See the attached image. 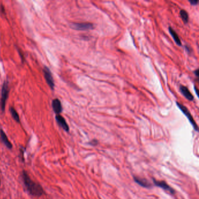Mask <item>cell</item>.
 <instances>
[{
    "mask_svg": "<svg viewBox=\"0 0 199 199\" xmlns=\"http://www.w3.org/2000/svg\"><path fill=\"white\" fill-rule=\"evenodd\" d=\"M22 178L25 186L31 195L36 197L41 196L43 193L42 187L30 179L28 173L24 170L22 172Z\"/></svg>",
    "mask_w": 199,
    "mask_h": 199,
    "instance_id": "6da1fadb",
    "label": "cell"
},
{
    "mask_svg": "<svg viewBox=\"0 0 199 199\" xmlns=\"http://www.w3.org/2000/svg\"><path fill=\"white\" fill-rule=\"evenodd\" d=\"M10 92V89L8 86V81H5L4 82V84L2 87V90H1V98L0 100V106L1 109L2 111V112H4L6 106V101L8 98Z\"/></svg>",
    "mask_w": 199,
    "mask_h": 199,
    "instance_id": "7a4b0ae2",
    "label": "cell"
},
{
    "mask_svg": "<svg viewBox=\"0 0 199 199\" xmlns=\"http://www.w3.org/2000/svg\"><path fill=\"white\" fill-rule=\"evenodd\" d=\"M176 104L178 105V106L179 107V108L181 109L182 112L184 113V115H185L187 117V119L189 121H190V123H191V124L192 125L193 127V128L196 131L198 132L199 128H198V126L196 124V123L195 122L194 120L193 119V117L191 115L190 112H189V110L187 109V108L186 106H185L184 105H183L182 104H181V103L176 102Z\"/></svg>",
    "mask_w": 199,
    "mask_h": 199,
    "instance_id": "3957f363",
    "label": "cell"
},
{
    "mask_svg": "<svg viewBox=\"0 0 199 199\" xmlns=\"http://www.w3.org/2000/svg\"><path fill=\"white\" fill-rule=\"evenodd\" d=\"M43 71L45 79L46 81V82L48 83V84L50 86V88L52 90H53L54 88V79H53L52 74L50 71V69L47 67H44L43 70Z\"/></svg>",
    "mask_w": 199,
    "mask_h": 199,
    "instance_id": "277c9868",
    "label": "cell"
},
{
    "mask_svg": "<svg viewBox=\"0 0 199 199\" xmlns=\"http://www.w3.org/2000/svg\"><path fill=\"white\" fill-rule=\"evenodd\" d=\"M153 182H154V185L156 186L163 189L164 190H166V191L168 192L169 193H171L172 194H175V190L172 187H170L169 185L166 182H165V181H157V180H155V179H153Z\"/></svg>",
    "mask_w": 199,
    "mask_h": 199,
    "instance_id": "5b68a950",
    "label": "cell"
},
{
    "mask_svg": "<svg viewBox=\"0 0 199 199\" xmlns=\"http://www.w3.org/2000/svg\"><path fill=\"white\" fill-rule=\"evenodd\" d=\"M71 27L77 30H89L94 29V25L90 23H74L71 25Z\"/></svg>",
    "mask_w": 199,
    "mask_h": 199,
    "instance_id": "8992f818",
    "label": "cell"
},
{
    "mask_svg": "<svg viewBox=\"0 0 199 199\" xmlns=\"http://www.w3.org/2000/svg\"><path fill=\"white\" fill-rule=\"evenodd\" d=\"M134 181H135L136 183H137L139 185L144 187V188H151L152 187V185L151 183L149 181H147L146 179L140 178L138 176H133Z\"/></svg>",
    "mask_w": 199,
    "mask_h": 199,
    "instance_id": "52a82bcc",
    "label": "cell"
},
{
    "mask_svg": "<svg viewBox=\"0 0 199 199\" xmlns=\"http://www.w3.org/2000/svg\"><path fill=\"white\" fill-rule=\"evenodd\" d=\"M55 120L57 121V123L59 125L62 127L63 130H64L66 132H68L69 131V126L67 123L65 119L61 116V115H57L55 116Z\"/></svg>",
    "mask_w": 199,
    "mask_h": 199,
    "instance_id": "ba28073f",
    "label": "cell"
},
{
    "mask_svg": "<svg viewBox=\"0 0 199 199\" xmlns=\"http://www.w3.org/2000/svg\"><path fill=\"white\" fill-rule=\"evenodd\" d=\"M180 91L182 95L185 97L187 100L190 101H192L194 99V97L193 95L191 94V92L188 90L186 86H183V85H181L180 86Z\"/></svg>",
    "mask_w": 199,
    "mask_h": 199,
    "instance_id": "9c48e42d",
    "label": "cell"
},
{
    "mask_svg": "<svg viewBox=\"0 0 199 199\" xmlns=\"http://www.w3.org/2000/svg\"><path fill=\"white\" fill-rule=\"evenodd\" d=\"M52 108L53 110L56 114H60L63 111L62 105L60 101L58 99H55L52 101Z\"/></svg>",
    "mask_w": 199,
    "mask_h": 199,
    "instance_id": "30bf717a",
    "label": "cell"
},
{
    "mask_svg": "<svg viewBox=\"0 0 199 199\" xmlns=\"http://www.w3.org/2000/svg\"><path fill=\"white\" fill-rule=\"evenodd\" d=\"M0 136H1V139L2 141L4 143V144L6 145V147L9 149H11L12 148L11 143L9 141L6 133H4V132L1 129L0 130Z\"/></svg>",
    "mask_w": 199,
    "mask_h": 199,
    "instance_id": "8fae6325",
    "label": "cell"
},
{
    "mask_svg": "<svg viewBox=\"0 0 199 199\" xmlns=\"http://www.w3.org/2000/svg\"><path fill=\"white\" fill-rule=\"evenodd\" d=\"M169 32L170 35L172 36L175 42L176 43V44L179 46H182V43H181V39H179V36L177 34V33L170 26L169 27Z\"/></svg>",
    "mask_w": 199,
    "mask_h": 199,
    "instance_id": "7c38bea8",
    "label": "cell"
},
{
    "mask_svg": "<svg viewBox=\"0 0 199 199\" xmlns=\"http://www.w3.org/2000/svg\"><path fill=\"white\" fill-rule=\"evenodd\" d=\"M10 112L11 113L13 119L16 121L17 122L19 123L20 122V119H19V116L18 115L17 110L13 108V107H11L10 108Z\"/></svg>",
    "mask_w": 199,
    "mask_h": 199,
    "instance_id": "4fadbf2b",
    "label": "cell"
},
{
    "mask_svg": "<svg viewBox=\"0 0 199 199\" xmlns=\"http://www.w3.org/2000/svg\"><path fill=\"white\" fill-rule=\"evenodd\" d=\"M180 15H181V18L183 22L185 24H186L189 21V15L187 12L184 10H181L180 11Z\"/></svg>",
    "mask_w": 199,
    "mask_h": 199,
    "instance_id": "5bb4252c",
    "label": "cell"
},
{
    "mask_svg": "<svg viewBox=\"0 0 199 199\" xmlns=\"http://www.w3.org/2000/svg\"><path fill=\"white\" fill-rule=\"evenodd\" d=\"M189 2L192 6H196L199 3V1L198 0H189Z\"/></svg>",
    "mask_w": 199,
    "mask_h": 199,
    "instance_id": "9a60e30c",
    "label": "cell"
},
{
    "mask_svg": "<svg viewBox=\"0 0 199 199\" xmlns=\"http://www.w3.org/2000/svg\"><path fill=\"white\" fill-rule=\"evenodd\" d=\"M89 144L92 145V146H95L98 144V141L97 140H94L89 143Z\"/></svg>",
    "mask_w": 199,
    "mask_h": 199,
    "instance_id": "2e32d148",
    "label": "cell"
},
{
    "mask_svg": "<svg viewBox=\"0 0 199 199\" xmlns=\"http://www.w3.org/2000/svg\"><path fill=\"white\" fill-rule=\"evenodd\" d=\"M198 72H199V70H196L194 72V73L195 74V75L196 76V77H199V74H198Z\"/></svg>",
    "mask_w": 199,
    "mask_h": 199,
    "instance_id": "e0dca14e",
    "label": "cell"
},
{
    "mask_svg": "<svg viewBox=\"0 0 199 199\" xmlns=\"http://www.w3.org/2000/svg\"><path fill=\"white\" fill-rule=\"evenodd\" d=\"M194 90L196 91V94L197 96L198 97V94H197V90H196V86H194Z\"/></svg>",
    "mask_w": 199,
    "mask_h": 199,
    "instance_id": "ac0fdd59",
    "label": "cell"
},
{
    "mask_svg": "<svg viewBox=\"0 0 199 199\" xmlns=\"http://www.w3.org/2000/svg\"><path fill=\"white\" fill-rule=\"evenodd\" d=\"M0 186H1V182H0Z\"/></svg>",
    "mask_w": 199,
    "mask_h": 199,
    "instance_id": "d6986e66",
    "label": "cell"
}]
</instances>
